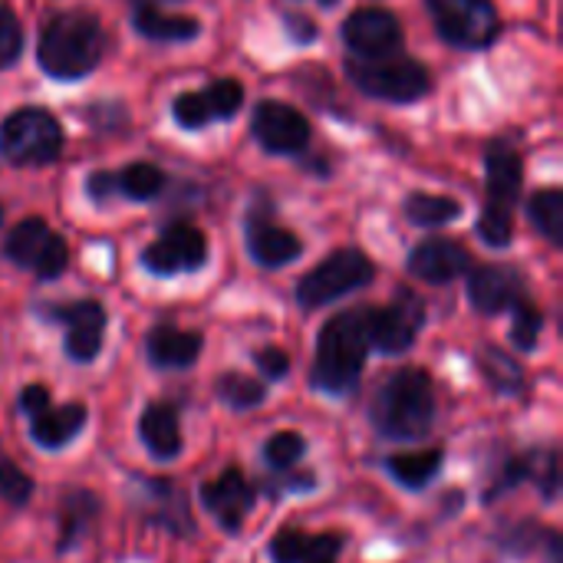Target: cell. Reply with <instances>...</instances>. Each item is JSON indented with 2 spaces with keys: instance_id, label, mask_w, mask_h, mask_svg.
<instances>
[{
  "instance_id": "6da1fadb",
  "label": "cell",
  "mask_w": 563,
  "mask_h": 563,
  "mask_svg": "<svg viewBox=\"0 0 563 563\" xmlns=\"http://www.w3.org/2000/svg\"><path fill=\"white\" fill-rule=\"evenodd\" d=\"M369 307H353L336 317H330L317 333V353L310 366V389L330 399H346L360 389L366 360L373 353L369 346V327H366Z\"/></svg>"
},
{
  "instance_id": "7a4b0ae2",
  "label": "cell",
  "mask_w": 563,
  "mask_h": 563,
  "mask_svg": "<svg viewBox=\"0 0 563 563\" xmlns=\"http://www.w3.org/2000/svg\"><path fill=\"white\" fill-rule=\"evenodd\" d=\"M369 426L383 442H426L435 429V383L422 366L396 369L369 402Z\"/></svg>"
},
{
  "instance_id": "3957f363",
  "label": "cell",
  "mask_w": 563,
  "mask_h": 563,
  "mask_svg": "<svg viewBox=\"0 0 563 563\" xmlns=\"http://www.w3.org/2000/svg\"><path fill=\"white\" fill-rule=\"evenodd\" d=\"M102 53H106V30L92 13H82V10L49 20L36 46V59L43 73H49L53 79H66V82L92 73Z\"/></svg>"
},
{
  "instance_id": "277c9868",
  "label": "cell",
  "mask_w": 563,
  "mask_h": 563,
  "mask_svg": "<svg viewBox=\"0 0 563 563\" xmlns=\"http://www.w3.org/2000/svg\"><path fill=\"white\" fill-rule=\"evenodd\" d=\"M488 201L478 218V234L492 247H508L515 238V201L521 195L525 165L511 142H492L485 152Z\"/></svg>"
},
{
  "instance_id": "5b68a950",
  "label": "cell",
  "mask_w": 563,
  "mask_h": 563,
  "mask_svg": "<svg viewBox=\"0 0 563 563\" xmlns=\"http://www.w3.org/2000/svg\"><path fill=\"white\" fill-rule=\"evenodd\" d=\"M346 73L353 79L356 89H363L373 99H386V102H416L432 89V76L419 59L389 53V56H350L346 59Z\"/></svg>"
},
{
  "instance_id": "8992f818",
  "label": "cell",
  "mask_w": 563,
  "mask_h": 563,
  "mask_svg": "<svg viewBox=\"0 0 563 563\" xmlns=\"http://www.w3.org/2000/svg\"><path fill=\"white\" fill-rule=\"evenodd\" d=\"M129 501L132 511L145 528H158L178 541H188L198 534L195 515H191V498L175 478L162 475H132L129 478Z\"/></svg>"
},
{
  "instance_id": "52a82bcc",
  "label": "cell",
  "mask_w": 563,
  "mask_h": 563,
  "mask_svg": "<svg viewBox=\"0 0 563 563\" xmlns=\"http://www.w3.org/2000/svg\"><path fill=\"white\" fill-rule=\"evenodd\" d=\"M373 277H376V267L363 251L340 247L297 280L294 297L303 310H320V307H327V303H333L353 290L369 287Z\"/></svg>"
},
{
  "instance_id": "ba28073f",
  "label": "cell",
  "mask_w": 563,
  "mask_h": 563,
  "mask_svg": "<svg viewBox=\"0 0 563 563\" xmlns=\"http://www.w3.org/2000/svg\"><path fill=\"white\" fill-rule=\"evenodd\" d=\"M521 485H534L544 505L561 498V455L558 449H525L511 452L498 462L488 485L482 488V505H498Z\"/></svg>"
},
{
  "instance_id": "9c48e42d",
  "label": "cell",
  "mask_w": 563,
  "mask_h": 563,
  "mask_svg": "<svg viewBox=\"0 0 563 563\" xmlns=\"http://www.w3.org/2000/svg\"><path fill=\"white\" fill-rule=\"evenodd\" d=\"M63 152V129L59 122L36 106L16 109L0 122V155L3 162L26 168V165H49Z\"/></svg>"
},
{
  "instance_id": "30bf717a",
  "label": "cell",
  "mask_w": 563,
  "mask_h": 563,
  "mask_svg": "<svg viewBox=\"0 0 563 563\" xmlns=\"http://www.w3.org/2000/svg\"><path fill=\"white\" fill-rule=\"evenodd\" d=\"M3 254L10 264H16L20 271H30L36 280H56L63 277L66 264H69V247L66 241L43 221V218H26L20 221L7 241H3Z\"/></svg>"
},
{
  "instance_id": "8fae6325",
  "label": "cell",
  "mask_w": 563,
  "mask_h": 563,
  "mask_svg": "<svg viewBox=\"0 0 563 563\" xmlns=\"http://www.w3.org/2000/svg\"><path fill=\"white\" fill-rule=\"evenodd\" d=\"M40 317L49 323H59L66 330L63 336V353L76 366L96 363L106 343V307L99 300H69V303H43Z\"/></svg>"
},
{
  "instance_id": "7c38bea8",
  "label": "cell",
  "mask_w": 563,
  "mask_h": 563,
  "mask_svg": "<svg viewBox=\"0 0 563 563\" xmlns=\"http://www.w3.org/2000/svg\"><path fill=\"white\" fill-rule=\"evenodd\" d=\"M426 7L435 20L439 36L462 49H485L501 30L492 0H426Z\"/></svg>"
},
{
  "instance_id": "4fadbf2b",
  "label": "cell",
  "mask_w": 563,
  "mask_h": 563,
  "mask_svg": "<svg viewBox=\"0 0 563 563\" xmlns=\"http://www.w3.org/2000/svg\"><path fill=\"white\" fill-rule=\"evenodd\" d=\"M366 327H369V346L376 353L406 356L426 327V300L412 290H399L389 307H369Z\"/></svg>"
},
{
  "instance_id": "5bb4252c",
  "label": "cell",
  "mask_w": 563,
  "mask_h": 563,
  "mask_svg": "<svg viewBox=\"0 0 563 563\" xmlns=\"http://www.w3.org/2000/svg\"><path fill=\"white\" fill-rule=\"evenodd\" d=\"M257 495H261L257 485L241 468H224L221 475L198 485V501L205 515H211V521L231 538L241 534L247 515L257 505Z\"/></svg>"
},
{
  "instance_id": "9a60e30c",
  "label": "cell",
  "mask_w": 563,
  "mask_h": 563,
  "mask_svg": "<svg viewBox=\"0 0 563 563\" xmlns=\"http://www.w3.org/2000/svg\"><path fill=\"white\" fill-rule=\"evenodd\" d=\"M205 261H208V241L195 224H172L142 251V267L155 277L191 274L201 271Z\"/></svg>"
},
{
  "instance_id": "2e32d148",
  "label": "cell",
  "mask_w": 563,
  "mask_h": 563,
  "mask_svg": "<svg viewBox=\"0 0 563 563\" xmlns=\"http://www.w3.org/2000/svg\"><path fill=\"white\" fill-rule=\"evenodd\" d=\"M254 139L271 155H300L310 142V122L300 109L280 99H264L251 115Z\"/></svg>"
},
{
  "instance_id": "e0dca14e",
  "label": "cell",
  "mask_w": 563,
  "mask_h": 563,
  "mask_svg": "<svg viewBox=\"0 0 563 563\" xmlns=\"http://www.w3.org/2000/svg\"><path fill=\"white\" fill-rule=\"evenodd\" d=\"M102 498L92 488L69 485L56 498V554H73L102 521Z\"/></svg>"
},
{
  "instance_id": "ac0fdd59",
  "label": "cell",
  "mask_w": 563,
  "mask_h": 563,
  "mask_svg": "<svg viewBox=\"0 0 563 563\" xmlns=\"http://www.w3.org/2000/svg\"><path fill=\"white\" fill-rule=\"evenodd\" d=\"M244 106V89L234 79H214L201 92H181L172 102V115L185 129H205L214 119H231Z\"/></svg>"
},
{
  "instance_id": "d6986e66",
  "label": "cell",
  "mask_w": 563,
  "mask_h": 563,
  "mask_svg": "<svg viewBox=\"0 0 563 563\" xmlns=\"http://www.w3.org/2000/svg\"><path fill=\"white\" fill-rule=\"evenodd\" d=\"M343 43L350 46L353 56H363V59L389 56V53H399V46H402V26L389 10L366 7V10H356L346 16Z\"/></svg>"
},
{
  "instance_id": "ffe728a7",
  "label": "cell",
  "mask_w": 563,
  "mask_h": 563,
  "mask_svg": "<svg viewBox=\"0 0 563 563\" xmlns=\"http://www.w3.org/2000/svg\"><path fill=\"white\" fill-rule=\"evenodd\" d=\"M346 551L343 531H303V528H280L267 541L271 563H340Z\"/></svg>"
},
{
  "instance_id": "44dd1931",
  "label": "cell",
  "mask_w": 563,
  "mask_h": 563,
  "mask_svg": "<svg viewBox=\"0 0 563 563\" xmlns=\"http://www.w3.org/2000/svg\"><path fill=\"white\" fill-rule=\"evenodd\" d=\"M468 300L482 317H498L515 310L521 300H528V284L515 267L485 264L475 267L468 277Z\"/></svg>"
},
{
  "instance_id": "7402d4cb",
  "label": "cell",
  "mask_w": 563,
  "mask_h": 563,
  "mask_svg": "<svg viewBox=\"0 0 563 563\" xmlns=\"http://www.w3.org/2000/svg\"><path fill=\"white\" fill-rule=\"evenodd\" d=\"M86 426H89V409L82 402L56 406L49 399L36 412L26 416V435L43 452H63L66 445H73L82 435Z\"/></svg>"
},
{
  "instance_id": "603a6c76",
  "label": "cell",
  "mask_w": 563,
  "mask_h": 563,
  "mask_svg": "<svg viewBox=\"0 0 563 563\" xmlns=\"http://www.w3.org/2000/svg\"><path fill=\"white\" fill-rule=\"evenodd\" d=\"M142 449L155 462H175L185 452V435H181V409L172 399H152L139 422H135Z\"/></svg>"
},
{
  "instance_id": "cb8c5ba5",
  "label": "cell",
  "mask_w": 563,
  "mask_h": 563,
  "mask_svg": "<svg viewBox=\"0 0 563 563\" xmlns=\"http://www.w3.org/2000/svg\"><path fill=\"white\" fill-rule=\"evenodd\" d=\"M165 188V175L162 168L148 165V162H135L122 172H96L86 181V191L96 205H106L109 198H132V201H152L158 198Z\"/></svg>"
},
{
  "instance_id": "d4e9b609",
  "label": "cell",
  "mask_w": 563,
  "mask_h": 563,
  "mask_svg": "<svg viewBox=\"0 0 563 563\" xmlns=\"http://www.w3.org/2000/svg\"><path fill=\"white\" fill-rule=\"evenodd\" d=\"M201 350H205V336L198 330H181L172 323H158L145 336V360L165 373L191 369L201 360Z\"/></svg>"
},
{
  "instance_id": "484cf974",
  "label": "cell",
  "mask_w": 563,
  "mask_h": 563,
  "mask_svg": "<svg viewBox=\"0 0 563 563\" xmlns=\"http://www.w3.org/2000/svg\"><path fill=\"white\" fill-rule=\"evenodd\" d=\"M468 271H472V254L462 244L445 241V238H429L409 254V274L435 287L452 284Z\"/></svg>"
},
{
  "instance_id": "4316f807",
  "label": "cell",
  "mask_w": 563,
  "mask_h": 563,
  "mask_svg": "<svg viewBox=\"0 0 563 563\" xmlns=\"http://www.w3.org/2000/svg\"><path fill=\"white\" fill-rule=\"evenodd\" d=\"M247 254L254 264L274 271V267H287L290 261H297L303 254V241L294 231L274 224L264 211H254L247 218Z\"/></svg>"
},
{
  "instance_id": "83f0119b",
  "label": "cell",
  "mask_w": 563,
  "mask_h": 563,
  "mask_svg": "<svg viewBox=\"0 0 563 563\" xmlns=\"http://www.w3.org/2000/svg\"><path fill=\"white\" fill-rule=\"evenodd\" d=\"M386 475L406 492H426L445 468V449H416V452H393L383 459Z\"/></svg>"
},
{
  "instance_id": "f1b7e54d",
  "label": "cell",
  "mask_w": 563,
  "mask_h": 563,
  "mask_svg": "<svg viewBox=\"0 0 563 563\" xmlns=\"http://www.w3.org/2000/svg\"><path fill=\"white\" fill-rule=\"evenodd\" d=\"M548 531L541 521L534 518H521V521H505L492 531V548L508 558V561H528L534 558L538 551H544V541H548Z\"/></svg>"
},
{
  "instance_id": "f546056e",
  "label": "cell",
  "mask_w": 563,
  "mask_h": 563,
  "mask_svg": "<svg viewBox=\"0 0 563 563\" xmlns=\"http://www.w3.org/2000/svg\"><path fill=\"white\" fill-rule=\"evenodd\" d=\"M475 363H478V373L485 376V383H488L498 396L518 399V396L528 393L525 366H521L511 353H505V350H498V346H485V350L475 356Z\"/></svg>"
},
{
  "instance_id": "4dcf8cb0",
  "label": "cell",
  "mask_w": 563,
  "mask_h": 563,
  "mask_svg": "<svg viewBox=\"0 0 563 563\" xmlns=\"http://www.w3.org/2000/svg\"><path fill=\"white\" fill-rule=\"evenodd\" d=\"M132 26H135L145 40H155V43H181V40H195V36L201 33V23H198V20L162 13V10L152 7V3H139V7H135Z\"/></svg>"
},
{
  "instance_id": "1f68e13d",
  "label": "cell",
  "mask_w": 563,
  "mask_h": 563,
  "mask_svg": "<svg viewBox=\"0 0 563 563\" xmlns=\"http://www.w3.org/2000/svg\"><path fill=\"white\" fill-rule=\"evenodd\" d=\"M267 383L247 376V373H238V369H228L214 379V396L221 406H228L231 412H254L267 402Z\"/></svg>"
},
{
  "instance_id": "d6a6232c",
  "label": "cell",
  "mask_w": 563,
  "mask_h": 563,
  "mask_svg": "<svg viewBox=\"0 0 563 563\" xmlns=\"http://www.w3.org/2000/svg\"><path fill=\"white\" fill-rule=\"evenodd\" d=\"M406 218L419 228H442L449 221H459L462 218V201L455 198H445V195H409L406 198Z\"/></svg>"
},
{
  "instance_id": "836d02e7",
  "label": "cell",
  "mask_w": 563,
  "mask_h": 563,
  "mask_svg": "<svg viewBox=\"0 0 563 563\" xmlns=\"http://www.w3.org/2000/svg\"><path fill=\"white\" fill-rule=\"evenodd\" d=\"M303 455H307V439L294 429L274 432L261 449V462L267 472H290V468L303 465Z\"/></svg>"
},
{
  "instance_id": "e575fe53",
  "label": "cell",
  "mask_w": 563,
  "mask_h": 563,
  "mask_svg": "<svg viewBox=\"0 0 563 563\" xmlns=\"http://www.w3.org/2000/svg\"><path fill=\"white\" fill-rule=\"evenodd\" d=\"M528 214L531 224L551 241L561 244L563 241V191L561 188H544L528 201Z\"/></svg>"
},
{
  "instance_id": "d590c367",
  "label": "cell",
  "mask_w": 563,
  "mask_h": 563,
  "mask_svg": "<svg viewBox=\"0 0 563 563\" xmlns=\"http://www.w3.org/2000/svg\"><path fill=\"white\" fill-rule=\"evenodd\" d=\"M511 346L521 350V353H534L538 343H541V330H544V313L541 307H534L531 300H521L515 310H511Z\"/></svg>"
},
{
  "instance_id": "8d00e7d4",
  "label": "cell",
  "mask_w": 563,
  "mask_h": 563,
  "mask_svg": "<svg viewBox=\"0 0 563 563\" xmlns=\"http://www.w3.org/2000/svg\"><path fill=\"white\" fill-rule=\"evenodd\" d=\"M317 488H320L317 472H310V468H303V465H297V468H290V472H271V475L257 485V492L271 495L274 501H280L284 495H310V492H317Z\"/></svg>"
},
{
  "instance_id": "74e56055",
  "label": "cell",
  "mask_w": 563,
  "mask_h": 563,
  "mask_svg": "<svg viewBox=\"0 0 563 563\" xmlns=\"http://www.w3.org/2000/svg\"><path fill=\"white\" fill-rule=\"evenodd\" d=\"M36 495V482L10 459H0V501L10 508H26Z\"/></svg>"
},
{
  "instance_id": "f35d334b",
  "label": "cell",
  "mask_w": 563,
  "mask_h": 563,
  "mask_svg": "<svg viewBox=\"0 0 563 563\" xmlns=\"http://www.w3.org/2000/svg\"><path fill=\"white\" fill-rule=\"evenodd\" d=\"M20 49H23V26L16 13L7 3H0V69L13 66L20 59Z\"/></svg>"
},
{
  "instance_id": "ab89813d",
  "label": "cell",
  "mask_w": 563,
  "mask_h": 563,
  "mask_svg": "<svg viewBox=\"0 0 563 563\" xmlns=\"http://www.w3.org/2000/svg\"><path fill=\"white\" fill-rule=\"evenodd\" d=\"M254 366L261 369L264 383H280L290 376V356L280 346H261L254 353Z\"/></svg>"
},
{
  "instance_id": "60d3db41",
  "label": "cell",
  "mask_w": 563,
  "mask_h": 563,
  "mask_svg": "<svg viewBox=\"0 0 563 563\" xmlns=\"http://www.w3.org/2000/svg\"><path fill=\"white\" fill-rule=\"evenodd\" d=\"M287 26H290V36L294 40H303V43H310L313 36H317V30H313V20H307V16H287Z\"/></svg>"
},
{
  "instance_id": "b9f144b4",
  "label": "cell",
  "mask_w": 563,
  "mask_h": 563,
  "mask_svg": "<svg viewBox=\"0 0 563 563\" xmlns=\"http://www.w3.org/2000/svg\"><path fill=\"white\" fill-rule=\"evenodd\" d=\"M544 558L548 563H563V538L561 531H548V541H544Z\"/></svg>"
},
{
  "instance_id": "7bdbcfd3",
  "label": "cell",
  "mask_w": 563,
  "mask_h": 563,
  "mask_svg": "<svg viewBox=\"0 0 563 563\" xmlns=\"http://www.w3.org/2000/svg\"><path fill=\"white\" fill-rule=\"evenodd\" d=\"M317 3H323V7H333L336 0H317Z\"/></svg>"
},
{
  "instance_id": "ee69618b",
  "label": "cell",
  "mask_w": 563,
  "mask_h": 563,
  "mask_svg": "<svg viewBox=\"0 0 563 563\" xmlns=\"http://www.w3.org/2000/svg\"><path fill=\"white\" fill-rule=\"evenodd\" d=\"M0 228H3V205H0Z\"/></svg>"
}]
</instances>
